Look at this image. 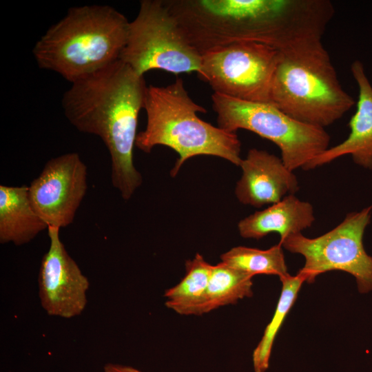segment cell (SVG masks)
I'll use <instances>...</instances> for the list:
<instances>
[{"mask_svg": "<svg viewBox=\"0 0 372 372\" xmlns=\"http://www.w3.org/2000/svg\"><path fill=\"white\" fill-rule=\"evenodd\" d=\"M147 87L143 76L119 59L72 83L61 101L74 127L103 141L110 155L112 186L126 200L143 182L133 149Z\"/></svg>", "mask_w": 372, "mask_h": 372, "instance_id": "obj_1", "label": "cell"}, {"mask_svg": "<svg viewBox=\"0 0 372 372\" xmlns=\"http://www.w3.org/2000/svg\"><path fill=\"white\" fill-rule=\"evenodd\" d=\"M129 25L122 13L109 6L70 8L32 52L39 68L72 83L120 59Z\"/></svg>", "mask_w": 372, "mask_h": 372, "instance_id": "obj_2", "label": "cell"}, {"mask_svg": "<svg viewBox=\"0 0 372 372\" xmlns=\"http://www.w3.org/2000/svg\"><path fill=\"white\" fill-rule=\"evenodd\" d=\"M144 109L147 124L137 134L135 146L145 153L156 145L174 149L179 157L172 176L187 160L198 155L220 157L240 166L241 143L236 133L199 118L198 112L207 110L191 99L181 78L167 86H148Z\"/></svg>", "mask_w": 372, "mask_h": 372, "instance_id": "obj_3", "label": "cell"}, {"mask_svg": "<svg viewBox=\"0 0 372 372\" xmlns=\"http://www.w3.org/2000/svg\"><path fill=\"white\" fill-rule=\"evenodd\" d=\"M270 103L296 120L324 128L341 118L355 100L342 88L319 42L280 52Z\"/></svg>", "mask_w": 372, "mask_h": 372, "instance_id": "obj_4", "label": "cell"}, {"mask_svg": "<svg viewBox=\"0 0 372 372\" xmlns=\"http://www.w3.org/2000/svg\"><path fill=\"white\" fill-rule=\"evenodd\" d=\"M218 127L231 132L243 129L266 138L280 149L281 159L291 171L304 169L328 149L330 136L324 128L294 119L269 103L211 95Z\"/></svg>", "mask_w": 372, "mask_h": 372, "instance_id": "obj_5", "label": "cell"}, {"mask_svg": "<svg viewBox=\"0 0 372 372\" xmlns=\"http://www.w3.org/2000/svg\"><path fill=\"white\" fill-rule=\"evenodd\" d=\"M202 55L185 37L165 0H142L130 22L120 59L138 74L152 70L173 74L198 72Z\"/></svg>", "mask_w": 372, "mask_h": 372, "instance_id": "obj_6", "label": "cell"}, {"mask_svg": "<svg viewBox=\"0 0 372 372\" xmlns=\"http://www.w3.org/2000/svg\"><path fill=\"white\" fill-rule=\"evenodd\" d=\"M372 206L359 212L349 213L335 228L310 238L302 233L287 236L279 244L291 253L304 256L299 270L306 282L329 271H343L353 276L360 293L372 291V256L363 245V236L370 223Z\"/></svg>", "mask_w": 372, "mask_h": 372, "instance_id": "obj_7", "label": "cell"}, {"mask_svg": "<svg viewBox=\"0 0 372 372\" xmlns=\"http://www.w3.org/2000/svg\"><path fill=\"white\" fill-rule=\"evenodd\" d=\"M280 52L263 43H231L203 54L197 72L214 93L239 100L269 103Z\"/></svg>", "mask_w": 372, "mask_h": 372, "instance_id": "obj_8", "label": "cell"}, {"mask_svg": "<svg viewBox=\"0 0 372 372\" xmlns=\"http://www.w3.org/2000/svg\"><path fill=\"white\" fill-rule=\"evenodd\" d=\"M87 189V168L76 152L50 158L28 186L32 207L48 226L71 225Z\"/></svg>", "mask_w": 372, "mask_h": 372, "instance_id": "obj_9", "label": "cell"}, {"mask_svg": "<svg viewBox=\"0 0 372 372\" xmlns=\"http://www.w3.org/2000/svg\"><path fill=\"white\" fill-rule=\"evenodd\" d=\"M47 230L50 247L38 279L40 303L48 315L70 319L85 309L90 282L61 240L60 228L49 226Z\"/></svg>", "mask_w": 372, "mask_h": 372, "instance_id": "obj_10", "label": "cell"}, {"mask_svg": "<svg viewBox=\"0 0 372 372\" xmlns=\"http://www.w3.org/2000/svg\"><path fill=\"white\" fill-rule=\"evenodd\" d=\"M240 167L242 174L236 183L235 194L242 204L255 207L272 205L299 189L296 175L281 158L267 151L249 149Z\"/></svg>", "mask_w": 372, "mask_h": 372, "instance_id": "obj_11", "label": "cell"}, {"mask_svg": "<svg viewBox=\"0 0 372 372\" xmlns=\"http://www.w3.org/2000/svg\"><path fill=\"white\" fill-rule=\"evenodd\" d=\"M351 71L359 94L356 111L349 123L350 134L344 141L315 157L303 169H314L344 155H351L356 164L372 169V85L361 61H353Z\"/></svg>", "mask_w": 372, "mask_h": 372, "instance_id": "obj_12", "label": "cell"}, {"mask_svg": "<svg viewBox=\"0 0 372 372\" xmlns=\"http://www.w3.org/2000/svg\"><path fill=\"white\" fill-rule=\"evenodd\" d=\"M314 220L311 204L289 194L267 208L242 219L238 229L245 238L258 240L276 232L280 234L281 241L310 227Z\"/></svg>", "mask_w": 372, "mask_h": 372, "instance_id": "obj_13", "label": "cell"}, {"mask_svg": "<svg viewBox=\"0 0 372 372\" xmlns=\"http://www.w3.org/2000/svg\"><path fill=\"white\" fill-rule=\"evenodd\" d=\"M48 226L32 205L28 186L0 185V242L17 246L32 241Z\"/></svg>", "mask_w": 372, "mask_h": 372, "instance_id": "obj_14", "label": "cell"}, {"mask_svg": "<svg viewBox=\"0 0 372 372\" xmlns=\"http://www.w3.org/2000/svg\"><path fill=\"white\" fill-rule=\"evenodd\" d=\"M213 265L196 254L185 262V273L165 291V306L180 315H203L205 294Z\"/></svg>", "mask_w": 372, "mask_h": 372, "instance_id": "obj_15", "label": "cell"}, {"mask_svg": "<svg viewBox=\"0 0 372 372\" xmlns=\"http://www.w3.org/2000/svg\"><path fill=\"white\" fill-rule=\"evenodd\" d=\"M252 278L223 262L213 265L205 294L204 314L251 297Z\"/></svg>", "mask_w": 372, "mask_h": 372, "instance_id": "obj_16", "label": "cell"}, {"mask_svg": "<svg viewBox=\"0 0 372 372\" xmlns=\"http://www.w3.org/2000/svg\"><path fill=\"white\" fill-rule=\"evenodd\" d=\"M282 291L273 316L267 325L259 343L252 354L255 372H265L269 366V360L273 342L281 326L297 299L298 294L305 277L300 273L291 276L289 274L280 278Z\"/></svg>", "mask_w": 372, "mask_h": 372, "instance_id": "obj_17", "label": "cell"}, {"mask_svg": "<svg viewBox=\"0 0 372 372\" xmlns=\"http://www.w3.org/2000/svg\"><path fill=\"white\" fill-rule=\"evenodd\" d=\"M221 262L252 277L258 274H289L282 245L265 250L244 246L234 247L220 256Z\"/></svg>", "mask_w": 372, "mask_h": 372, "instance_id": "obj_18", "label": "cell"}, {"mask_svg": "<svg viewBox=\"0 0 372 372\" xmlns=\"http://www.w3.org/2000/svg\"><path fill=\"white\" fill-rule=\"evenodd\" d=\"M103 369L104 372H143L130 366L115 363H107Z\"/></svg>", "mask_w": 372, "mask_h": 372, "instance_id": "obj_19", "label": "cell"}]
</instances>
